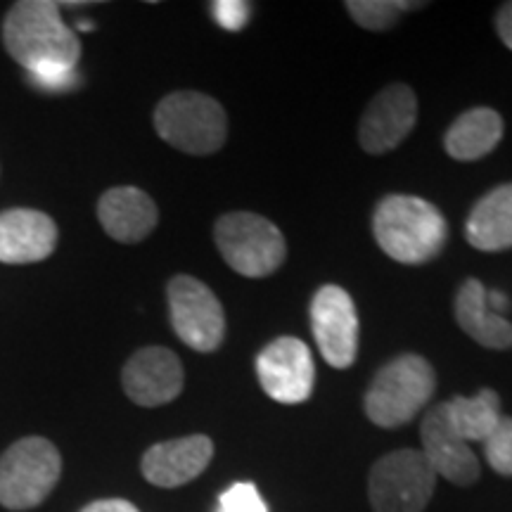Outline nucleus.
I'll use <instances>...</instances> for the list:
<instances>
[{"label":"nucleus","instance_id":"obj_1","mask_svg":"<svg viewBox=\"0 0 512 512\" xmlns=\"http://www.w3.org/2000/svg\"><path fill=\"white\" fill-rule=\"evenodd\" d=\"M3 38L8 53L29 74L43 69H76L81 57L79 38L62 22L57 3L24 0L5 17Z\"/></svg>","mask_w":512,"mask_h":512},{"label":"nucleus","instance_id":"obj_2","mask_svg":"<svg viewBox=\"0 0 512 512\" xmlns=\"http://www.w3.org/2000/svg\"><path fill=\"white\" fill-rule=\"evenodd\" d=\"M380 249L408 266L437 259L448 240V223L432 202L413 195H387L373 214Z\"/></svg>","mask_w":512,"mask_h":512},{"label":"nucleus","instance_id":"obj_3","mask_svg":"<svg viewBox=\"0 0 512 512\" xmlns=\"http://www.w3.org/2000/svg\"><path fill=\"white\" fill-rule=\"evenodd\" d=\"M437 389L432 363L418 354H403L375 375L366 394V415L384 430L406 425L418 415Z\"/></svg>","mask_w":512,"mask_h":512},{"label":"nucleus","instance_id":"obj_4","mask_svg":"<svg viewBox=\"0 0 512 512\" xmlns=\"http://www.w3.org/2000/svg\"><path fill=\"white\" fill-rule=\"evenodd\" d=\"M155 128L166 143L188 155H211L228 136V117L214 98L195 91L166 95L155 110Z\"/></svg>","mask_w":512,"mask_h":512},{"label":"nucleus","instance_id":"obj_5","mask_svg":"<svg viewBox=\"0 0 512 512\" xmlns=\"http://www.w3.org/2000/svg\"><path fill=\"white\" fill-rule=\"evenodd\" d=\"M214 240L226 264L245 278H266L283 266L287 256L280 228L252 211L221 216Z\"/></svg>","mask_w":512,"mask_h":512},{"label":"nucleus","instance_id":"obj_6","mask_svg":"<svg viewBox=\"0 0 512 512\" xmlns=\"http://www.w3.org/2000/svg\"><path fill=\"white\" fill-rule=\"evenodd\" d=\"M62 475V458L48 439L29 437L0 458V505L31 510L41 505Z\"/></svg>","mask_w":512,"mask_h":512},{"label":"nucleus","instance_id":"obj_7","mask_svg":"<svg viewBox=\"0 0 512 512\" xmlns=\"http://www.w3.org/2000/svg\"><path fill=\"white\" fill-rule=\"evenodd\" d=\"M437 486V475L425 456L401 448L377 460L370 470L368 494L375 512H422Z\"/></svg>","mask_w":512,"mask_h":512},{"label":"nucleus","instance_id":"obj_8","mask_svg":"<svg viewBox=\"0 0 512 512\" xmlns=\"http://www.w3.org/2000/svg\"><path fill=\"white\" fill-rule=\"evenodd\" d=\"M169 316L181 342L202 354L219 349L226 337L219 297L192 275H176L169 283Z\"/></svg>","mask_w":512,"mask_h":512},{"label":"nucleus","instance_id":"obj_9","mask_svg":"<svg viewBox=\"0 0 512 512\" xmlns=\"http://www.w3.org/2000/svg\"><path fill=\"white\" fill-rule=\"evenodd\" d=\"M311 328L316 344L332 368L344 370L358 354V313L354 299L337 285L320 287L311 302Z\"/></svg>","mask_w":512,"mask_h":512},{"label":"nucleus","instance_id":"obj_10","mask_svg":"<svg viewBox=\"0 0 512 512\" xmlns=\"http://www.w3.org/2000/svg\"><path fill=\"white\" fill-rule=\"evenodd\" d=\"M261 389L278 403H302L313 392V356L302 339L278 337L256 356Z\"/></svg>","mask_w":512,"mask_h":512},{"label":"nucleus","instance_id":"obj_11","mask_svg":"<svg viewBox=\"0 0 512 512\" xmlns=\"http://www.w3.org/2000/svg\"><path fill=\"white\" fill-rule=\"evenodd\" d=\"M418 121V98L406 83H392L370 100L358 124V143L370 155H384L403 143Z\"/></svg>","mask_w":512,"mask_h":512},{"label":"nucleus","instance_id":"obj_12","mask_svg":"<svg viewBox=\"0 0 512 512\" xmlns=\"http://www.w3.org/2000/svg\"><path fill=\"white\" fill-rule=\"evenodd\" d=\"M183 363L171 349L145 347L126 361L121 382L128 399L155 408L174 401L183 392Z\"/></svg>","mask_w":512,"mask_h":512},{"label":"nucleus","instance_id":"obj_13","mask_svg":"<svg viewBox=\"0 0 512 512\" xmlns=\"http://www.w3.org/2000/svg\"><path fill=\"white\" fill-rule=\"evenodd\" d=\"M422 456L434 470V475H441L451 484L470 486L479 479V460L472 453L470 444L460 439L456 430L448 425L444 403L430 408L422 418L420 427Z\"/></svg>","mask_w":512,"mask_h":512},{"label":"nucleus","instance_id":"obj_14","mask_svg":"<svg viewBox=\"0 0 512 512\" xmlns=\"http://www.w3.org/2000/svg\"><path fill=\"white\" fill-rule=\"evenodd\" d=\"M214 458V444L204 434L162 441L147 448L143 456V475L150 484L162 489H176L200 477Z\"/></svg>","mask_w":512,"mask_h":512},{"label":"nucleus","instance_id":"obj_15","mask_svg":"<svg viewBox=\"0 0 512 512\" xmlns=\"http://www.w3.org/2000/svg\"><path fill=\"white\" fill-rule=\"evenodd\" d=\"M57 226L48 214L34 209H12L0 214V261L34 264L53 254Z\"/></svg>","mask_w":512,"mask_h":512},{"label":"nucleus","instance_id":"obj_16","mask_svg":"<svg viewBox=\"0 0 512 512\" xmlns=\"http://www.w3.org/2000/svg\"><path fill=\"white\" fill-rule=\"evenodd\" d=\"M98 216L107 235L126 245L145 240L159 221L157 204L152 202V197L131 185L107 190L100 197Z\"/></svg>","mask_w":512,"mask_h":512},{"label":"nucleus","instance_id":"obj_17","mask_svg":"<svg viewBox=\"0 0 512 512\" xmlns=\"http://www.w3.org/2000/svg\"><path fill=\"white\" fill-rule=\"evenodd\" d=\"M465 235L479 252L512 249V183L498 185L472 207Z\"/></svg>","mask_w":512,"mask_h":512},{"label":"nucleus","instance_id":"obj_18","mask_svg":"<svg viewBox=\"0 0 512 512\" xmlns=\"http://www.w3.org/2000/svg\"><path fill=\"white\" fill-rule=\"evenodd\" d=\"M456 320L467 335L486 349L512 347V323L486 304V290L477 278L465 280L456 294Z\"/></svg>","mask_w":512,"mask_h":512},{"label":"nucleus","instance_id":"obj_19","mask_svg":"<svg viewBox=\"0 0 512 512\" xmlns=\"http://www.w3.org/2000/svg\"><path fill=\"white\" fill-rule=\"evenodd\" d=\"M503 138V119L489 107H475L453 121L444 136L446 152L458 162H475L489 155Z\"/></svg>","mask_w":512,"mask_h":512},{"label":"nucleus","instance_id":"obj_20","mask_svg":"<svg viewBox=\"0 0 512 512\" xmlns=\"http://www.w3.org/2000/svg\"><path fill=\"white\" fill-rule=\"evenodd\" d=\"M444 411L448 425L456 430L460 439L484 441L491 432L496 430L501 415V399L494 389H482L477 396H453L451 401L444 403Z\"/></svg>","mask_w":512,"mask_h":512},{"label":"nucleus","instance_id":"obj_21","mask_svg":"<svg viewBox=\"0 0 512 512\" xmlns=\"http://www.w3.org/2000/svg\"><path fill=\"white\" fill-rule=\"evenodd\" d=\"M413 8H420V3H403V0H351V3H347L349 15L363 29L370 31L389 29L403 12Z\"/></svg>","mask_w":512,"mask_h":512},{"label":"nucleus","instance_id":"obj_22","mask_svg":"<svg viewBox=\"0 0 512 512\" xmlns=\"http://www.w3.org/2000/svg\"><path fill=\"white\" fill-rule=\"evenodd\" d=\"M484 453L489 465L494 467L498 475L512 477V418L498 420L496 430L484 441Z\"/></svg>","mask_w":512,"mask_h":512},{"label":"nucleus","instance_id":"obj_23","mask_svg":"<svg viewBox=\"0 0 512 512\" xmlns=\"http://www.w3.org/2000/svg\"><path fill=\"white\" fill-rule=\"evenodd\" d=\"M216 512H268V508L252 482H240L223 491Z\"/></svg>","mask_w":512,"mask_h":512},{"label":"nucleus","instance_id":"obj_24","mask_svg":"<svg viewBox=\"0 0 512 512\" xmlns=\"http://www.w3.org/2000/svg\"><path fill=\"white\" fill-rule=\"evenodd\" d=\"M211 15H214L221 29L240 31L249 22L252 8H249V3H242V0H216L211 5Z\"/></svg>","mask_w":512,"mask_h":512},{"label":"nucleus","instance_id":"obj_25","mask_svg":"<svg viewBox=\"0 0 512 512\" xmlns=\"http://www.w3.org/2000/svg\"><path fill=\"white\" fill-rule=\"evenodd\" d=\"M31 81L36 83L38 88H43V91H69V88H74L76 83H79V74H76V69H43V72H36L31 74Z\"/></svg>","mask_w":512,"mask_h":512},{"label":"nucleus","instance_id":"obj_26","mask_svg":"<svg viewBox=\"0 0 512 512\" xmlns=\"http://www.w3.org/2000/svg\"><path fill=\"white\" fill-rule=\"evenodd\" d=\"M81 512H140L136 505L121 501V498H107V501H95L86 505Z\"/></svg>","mask_w":512,"mask_h":512},{"label":"nucleus","instance_id":"obj_27","mask_svg":"<svg viewBox=\"0 0 512 512\" xmlns=\"http://www.w3.org/2000/svg\"><path fill=\"white\" fill-rule=\"evenodd\" d=\"M496 31L501 41L512 50V3H505L496 15Z\"/></svg>","mask_w":512,"mask_h":512},{"label":"nucleus","instance_id":"obj_28","mask_svg":"<svg viewBox=\"0 0 512 512\" xmlns=\"http://www.w3.org/2000/svg\"><path fill=\"white\" fill-rule=\"evenodd\" d=\"M486 304H489V309L498 313V316L508 311V297H505L503 292H486Z\"/></svg>","mask_w":512,"mask_h":512}]
</instances>
